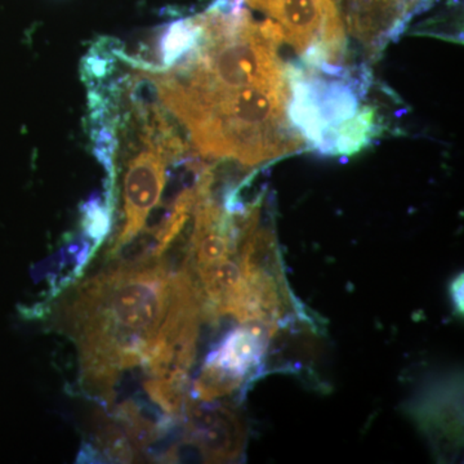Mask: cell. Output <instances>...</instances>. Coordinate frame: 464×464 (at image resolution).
Wrapping results in <instances>:
<instances>
[{"label":"cell","mask_w":464,"mask_h":464,"mask_svg":"<svg viewBox=\"0 0 464 464\" xmlns=\"http://www.w3.org/2000/svg\"><path fill=\"white\" fill-rule=\"evenodd\" d=\"M142 127L146 148L128 164L123 191L124 226L112 246V256L141 234L150 213L163 195L168 160L177 159L172 137L155 132L146 125Z\"/></svg>","instance_id":"3"},{"label":"cell","mask_w":464,"mask_h":464,"mask_svg":"<svg viewBox=\"0 0 464 464\" xmlns=\"http://www.w3.org/2000/svg\"><path fill=\"white\" fill-rule=\"evenodd\" d=\"M199 39L200 29L195 17L170 24L159 41L160 65L154 72H166L177 65L197 47Z\"/></svg>","instance_id":"7"},{"label":"cell","mask_w":464,"mask_h":464,"mask_svg":"<svg viewBox=\"0 0 464 464\" xmlns=\"http://www.w3.org/2000/svg\"><path fill=\"white\" fill-rule=\"evenodd\" d=\"M185 442L206 462H231L239 458L244 427L239 415L225 406L188 404Z\"/></svg>","instance_id":"6"},{"label":"cell","mask_w":464,"mask_h":464,"mask_svg":"<svg viewBox=\"0 0 464 464\" xmlns=\"http://www.w3.org/2000/svg\"><path fill=\"white\" fill-rule=\"evenodd\" d=\"M149 79L158 99L181 121L203 157L256 167L304 145L289 119V75L237 90L186 87L164 72Z\"/></svg>","instance_id":"2"},{"label":"cell","mask_w":464,"mask_h":464,"mask_svg":"<svg viewBox=\"0 0 464 464\" xmlns=\"http://www.w3.org/2000/svg\"><path fill=\"white\" fill-rule=\"evenodd\" d=\"M265 329L246 326L235 329L208 355L194 393L203 401L225 398L240 389L246 377L257 368L266 348Z\"/></svg>","instance_id":"4"},{"label":"cell","mask_w":464,"mask_h":464,"mask_svg":"<svg viewBox=\"0 0 464 464\" xmlns=\"http://www.w3.org/2000/svg\"><path fill=\"white\" fill-rule=\"evenodd\" d=\"M264 12L282 29L289 44L307 66L328 72L341 66L329 44L322 7L315 0H244Z\"/></svg>","instance_id":"5"},{"label":"cell","mask_w":464,"mask_h":464,"mask_svg":"<svg viewBox=\"0 0 464 464\" xmlns=\"http://www.w3.org/2000/svg\"><path fill=\"white\" fill-rule=\"evenodd\" d=\"M173 274L160 261L118 265L75 290L63 314L78 347L82 382L106 401L127 369L145 365L166 323Z\"/></svg>","instance_id":"1"},{"label":"cell","mask_w":464,"mask_h":464,"mask_svg":"<svg viewBox=\"0 0 464 464\" xmlns=\"http://www.w3.org/2000/svg\"><path fill=\"white\" fill-rule=\"evenodd\" d=\"M315 2L322 7L325 16L329 44L335 57L341 61L346 51V29H344L340 3L338 0H315Z\"/></svg>","instance_id":"8"}]
</instances>
